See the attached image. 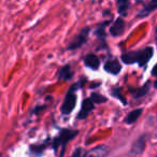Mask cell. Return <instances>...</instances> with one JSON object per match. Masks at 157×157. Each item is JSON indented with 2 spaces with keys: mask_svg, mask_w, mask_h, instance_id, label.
<instances>
[{
  "mask_svg": "<svg viewBox=\"0 0 157 157\" xmlns=\"http://www.w3.org/2000/svg\"><path fill=\"white\" fill-rule=\"evenodd\" d=\"M80 87H81L80 84L76 83V84H74V85L70 88L69 92L67 93L65 100H63V105H61V112H63V114L67 115V114H70L73 111V109L75 108V105H76V95H75V93H74V90H78Z\"/></svg>",
  "mask_w": 157,
  "mask_h": 157,
  "instance_id": "6da1fadb",
  "label": "cell"
},
{
  "mask_svg": "<svg viewBox=\"0 0 157 157\" xmlns=\"http://www.w3.org/2000/svg\"><path fill=\"white\" fill-rule=\"evenodd\" d=\"M76 135H78V130H71V129H63V130H61V132L59 133V136L55 139L54 143H53L54 148L57 150L58 146L65 147L67 142L73 139Z\"/></svg>",
  "mask_w": 157,
  "mask_h": 157,
  "instance_id": "7a4b0ae2",
  "label": "cell"
},
{
  "mask_svg": "<svg viewBox=\"0 0 157 157\" xmlns=\"http://www.w3.org/2000/svg\"><path fill=\"white\" fill-rule=\"evenodd\" d=\"M88 33H90V28H87V27L82 29L81 33H78V35H76L75 38L70 42V44L68 45V50H75V48L83 45V44L86 42Z\"/></svg>",
  "mask_w": 157,
  "mask_h": 157,
  "instance_id": "3957f363",
  "label": "cell"
},
{
  "mask_svg": "<svg viewBox=\"0 0 157 157\" xmlns=\"http://www.w3.org/2000/svg\"><path fill=\"white\" fill-rule=\"evenodd\" d=\"M109 147L105 145H99L97 147H94L90 150L87 153H85L84 157H105L109 153Z\"/></svg>",
  "mask_w": 157,
  "mask_h": 157,
  "instance_id": "277c9868",
  "label": "cell"
},
{
  "mask_svg": "<svg viewBox=\"0 0 157 157\" xmlns=\"http://www.w3.org/2000/svg\"><path fill=\"white\" fill-rule=\"evenodd\" d=\"M93 109H94V102L92 101V99H85L83 101V103H82L81 111L78 112V118H80V120L86 118Z\"/></svg>",
  "mask_w": 157,
  "mask_h": 157,
  "instance_id": "5b68a950",
  "label": "cell"
},
{
  "mask_svg": "<svg viewBox=\"0 0 157 157\" xmlns=\"http://www.w3.org/2000/svg\"><path fill=\"white\" fill-rule=\"evenodd\" d=\"M144 148H145V138L142 136L139 139L136 140L135 143L132 144V147L130 150V155H133V156L140 155L144 151Z\"/></svg>",
  "mask_w": 157,
  "mask_h": 157,
  "instance_id": "8992f818",
  "label": "cell"
},
{
  "mask_svg": "<svg viewBox=\"0 0 157 157\" xmlns=\"http://www.w3.org/2000/svg\"><path fill=\"white\" fill-rule=\"evenodd\" d=\"M153 52H154L153 48H145L144 50L139 51V61H138V63H139L141 67L146 65L147 61L152 58Z\"/></svg>",
  "mask_w": 157,
  "mask_h": 157,
  "instance_id": "52a82bcc",
  "label": "cell"
},
{
  "mask_svg": "<svg viewBox=\"0 0 157 157\" xmlns=\"http://www.w3.org/2000/svg\"><path fill=\"white\" fill-rule=\"evenodd\" d=\"M125 30V22L122 17H118L117 20L115 21V23L113 24V26L110 28V33L113 36H120L124 33Z\"/></svg>",
  "mask_w": 157,
  "mask_h": 157,
  "instance_id": "ba28073f",
  "label": "cell"
},
{
  "mask_svg": "<svg viewBox=\"0 0 157 157\" xmlns=\"http://www.w3.org/2000/svg\"><path fill=\"white\" fill-rule=\"evenodd\" d=\"M105 70L109 73L112 74H117L121 71V63H118L115 59H112V60H108L105 63Z\"/></svg>",
  "mask_w": 157,
  "mask_h": 157,
  "instance_id": "9c48e42d",
  "label": "cell"
},
{
  "mask_svg": "<svg viewBox=\"0 0 157 157\" xmlns=\"http://www.w3.org/2000/svg\"><path fill=\"white\" fill-rule=\"evenodd\" d=\"M84 63H85V65L87 66V67L92 68V69H95V70L98 69L99 65H100V60H99V58L94 54L87 55V56L85 57V59H84Z\"/></svg>",
  "mask_w": 157,
  "mask_h": 157,
  "instance_id": "30bf717a",
  "label": "cell"
},
{
  "mask_svg": "<svg viewBox=\"0 0 157 157\" xmlns=\"http://www.w3.org/2000/svg\"><path fill=\"white\" fill-rule=\"evenodd\" d=\"M122 60L124 61L125 63H138V61H139V51L125 53V54L122 55Z\"/></svg>",
  "mask_w": 157,
  "mask_h": 157,
  "instance_id": "8fae6325",
  "label": "cell"
},
{
  "mask_svg": "<svg viewBox=\"0 0 157 157\" xmlns=\"http://www.w3.org/2000/svg\"><path fill=\"white\" fill-rule=\"evenodd\" d=\"M155 9H157V0L150 1V2L143 8V10L138 14V16H139V17H145V16H147L151 12L154 11Z\"/></svg>",
  "mask_w": 157,
  "mask_h": 157,
  "instance_id": "7c38bea8",
  "label": "cell"
},
{
  "mask_svg": "<svg viewBox=\"0 0 157 157\" xmlns=\"http://www.w3.org/2000/svg\"><path fill=\"white\" fill-rule=\"evenodd\" d=\"M141 112H142V109L133 110L132 112H130V113L125 117V123H126V124H133V123L137 121V118L141 115Z\"/></svg>",
  "mask_w": 157,
  "mask_h": 157,
  "instance_id": "4fadbf2b",
  "label": "cell"
},
{
  "mask_svg": "<svg viewBox=\"0 0 157 157\" xmlns=\"http://www.w3.org/2000/svg\"><path fill=\"white\" fill-rule=\"evenodd\" d=\"M72 75H73V72L71 71L70 66H65V67L61 68L60 71H59V78H60V80L67 81V80L72 78Z\"/></svg>",
  "mask_w": 157,
  "mask_h": 157,
  "instance_id": "5bb4252c",
  "label": "cell"
},
{
  "mask_svg": "<svg viewBox=\"0 0 157 157\" xmlns=\"http://www.w3.org/2000/svg\"><path fill=\"white\" fill-rule=\"evenodd\" d=\"M118 12H120V14L122 16L126 15V12H127V9H128V6H129V2L128 1H124V0H122V1H118Z\"/></svg>",
  "mask_w": 157,
  "mask_h": 157,
  "instance_id": "9a60e30c",
  "label": "cell"
},
{
  "mask_svg": "<svg viewBox=\"0 0 157 157\" xmlns=\"http://www.w3.org/2000/svg\"><path fill=\"white\" fill-rule=\"evenodd\" d=\"M92 101L94 103H101V102H105L107 101V98L103 96H101L100 94H96V93H93L92 94Z\"/></svg>",
  "mask_w": 157,
  "mask_h": 157,
  "instance_id": "2e32d148",
  "label": "cell"
},
{
  "mask_svg": "<svg viewBox=\"0 0 157 157\" xmlns=\"http://www.w3.org/2000/svg\"><path fill=\"white\" fill-rule=\"evenodd\" d=\"M112 96L117 97V98L120 99L121 101H123V103H124V105H126V99H125L124 97H123L122 95H121L120 90H118V88H115V90H112Z\"/></svg>",
  "mask_w": 157,
  "mask_h": 157,
  "instance_id": "e0dca14e",
  "label": "cell"
},
{
  "mask_svg": "<svg viewBox=\"0 0 157 157\" xmlns=\"http://www.w3.org/2000/svg\"><path fill=\"white\" fill-rule=\"evenodd\" d=\"M84 151L82 150V148H76L75 151H74L73 155H72V157H84Z\"/></svg>",
  "mask_w": 157,
  "mask_h": 157,
  "instance_id": "ac0fdd59",
  "label": "cell"
},
{
  "mask_svg": "<svg viewBox=\"0 0 157 157\" xmlns=\"http://www.w3.org/2000/svg\"><path fill=\"white\" fill-rule=\"evenodd\" d=\"M152 74L153 75H155V76H157V63L155 65V67L153 68V70H152Z\"/></svg>",
  "mask_w": 157,
  "mask_h": 157,
  "instance_id": "d6986e66",
  "label": "cell"
},
{
  "mask_svg": "<svg viewBox=\"0 0 157 157\" xmlns=\"http://www.w3.org/2000/svg\"><path fill=\"white\" fill-rule=\"evenodd\" d=\"M156 33H157V28H156Z\"/></svg>",
  "mask_w": 157,
  "mask_h": 157,
  "instance_id": "ffe728a7",
  "label": "cell"
}]
</instances>
